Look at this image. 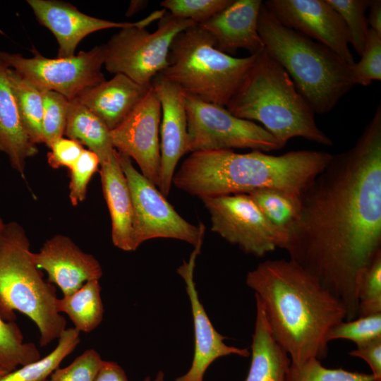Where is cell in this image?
I'll return each instance as SVG.
<instances>
[{
	"mask_svg": "<svg viewBox=\"0 0 381 381\" xmlns=\"http://www.w3.org/2000/svg\"><path fill=\"white\" fill-rule=\"evenodd\" d=\"M282 249L358 317V287L381 253V105L355 145L337 155L301 194Z\"/></svg>",
	"mask_w": 381,
	"mask_h": 381,
	"instance_id": "obj_1",
	"label": "cell"
},
{
	"mask_svg": "<svg viewBox=\"0 0 381 381\" xmlns=\"http://www.w3.org/2000/svg\"><path fill=\"white\" fill-rule=\"evenodd\" d=\"M246 282L291 363L327 357L329 332L346 320V311L312 274L291 259L267 260L248 272Z\"/></svg>",
	"mask_w": 381,
	"mask_h": 381,
	"instance_id": "obj_2",
	"label": "cell"
},
{
	"mask_svg": "<svg viewBox=\"0 0 381 381\" xmlns=\"http://www.w3.org/2000/svg\"><path fill=\"white\" fill-rule=\"evenodd\" d=\"M332 155L295 150L280 155L260 150H232L191 152L172 179L176 188L201 200L275 188L298 195L325 168Z\"/></svg>",
	"mask_w": 381,
	"mask_h": 381,
	"instance_id": "obj_3",
	"label": "cell"
},
{
	"mask_svg": "<svg viewBox=\"0 0 381 381\" xmlns=\"http://www.w3.org/2000/svg\"><path fill=\"white\" fill-rule=\"evenodd\" d=\"M226 109L236 117L262 123L282 148L294 137L333 145L289 74L265 49Z\"/></svg>",
	"mask_w": 381,
	"mask_h": 381,
	"instance_id": "obj_4",
	"label": "cell"
},
{
	"mask_svg": "<svg viewBox=\"0 0 381 381\" xmlns=\"http://www.w3.org/2000/svg\"><path fill=\"white\" fill-rule=\"evenodd\" d=\"M258 31L265 49L286 71L315 113L330 111L355 85L352 66L325 45L282 24L263 3Z\"/></svg>",
	"mask_w": 381,
	"mask_h": 381,
	"instance_id": "obj_5",
	"label": "cell"
},
{
	"mask_svg": "<svg viewBox=\"0 0 381 381\" xmlns=\"http://www.w3.org/2000/svg\"><path fill=\"white\" fill-rule=\"evenodd\" d=\"M24 229L17 222L5 224L0 236V316L16 321V311L35 322L40 346L59 339L66 329L57 311L56 289L43 278L35 264Z\"/></svg>",
	"mask_w": 381,
	"mask_h": 381,
	"instance_id": "obj_6",
	"label": "cell"
},
{
	"mask_svg": "<svg viewBox=\"0 0 381 381\" xmlns=\"http://www.w3.org/2000/svg\"><path fill=\"white\" fill-rule=\"evenodd\" d=\"M260 52L243 58L229 56L218 50L209 34L195 24L174 37L168 65L159 74L184 94L226 107Z\"/></svg>",
	"mask_w": 381,
	"mask_h": 381,
	"instance_id": "obj_7",
	"label": "cell"
},
{
	"mask_svg": "<svg viewBox=\"0 0 381 381\" xmlns=\"http://www.w3.org/2000/svg\"><path fill=\"white\" fill-rule=\"evenodd\" d=\"M164 8L152 12L133 25L121 28L104 44V66L113 74H123L144 85L168 65V54L174 37L195 25Z\"/></svg>",
	"mask_w": 381,
	"mask_h": 381,
	"instance_id": "obj_8",
	"label": "cell"
},
{
	"mask_svg": "<svg viewBox=\"0 0 381 381\" xmlns=\"http://www.w3.org/2000/svg\"><path fill=\"white\" fill-rule=\"evenodd\" d=\"M129 188L133 205L131 243L133 251L150 239L181 240L194 247L203 241L205 227L183 219L157 186L133 166L132 159L117 151Z\"/></svg>",
	"mask_w": 381,
	"mask_h": 381,
	"instance_id": "obj_9",
	"label": "cell"
},
{
	"mask_svg": "<svg viewBox=\"0 0 381 381\" xmlns=\"http://www.w3.org/2000/svg\"><path fill=\"white\" fill-rule=\"evenodd\" d=\"M184 94V93H183ZM188 152L282 148L262 126L231 114L226 107L184 94Z\"/></svg>",
	"mask_w": 381,
	"mask_h": 381,
	"instance_id": "obj_10",
	"label": "cell"
},
{
	"mask_svg": "<svg viewBox=\"0 0 381 381\" xmlns=\"http://www.w3.org/2000/svg\"><path fill=\"white\" fill-rule=\"evenodd\" d=\"M33 56L0 51V58L11 69L40 91H54L71 101L83 91L106 80L104 45L80 51L68 58L50 59L32 49Z\"/></svg>",
	"mask_w": 381,
	"mask_h": 381,
	"instance_id": "obj_11",
	"label": "cell"
},
{
	"mask_svg": "<svg viewBox=\"0 0 381 381\" xmlns=\"http://www.w3.org/2000/svg\"><path fill=\"white\" fill-rule=\"evenodd\" d=\"M208 210L211 230L246 254L262 257L282 248L285 236L264 216L246 193L202 200Z\"/></svg>",
	"mask_w": 381,
	"mask_h": 381,
	"instance_id": "obj_12",
	"label": "cell"
},
{
	"mask_svg": "<svg viewBox=\"0 0 381 381\" xmlns=\"http://www.w3.org/2000/svg\"><path fill=\"white\" fill-rule=\"evenodd\" d=\"M161 104L152 86L127 116L111 131L114 149L133 159L141 174L156 186L160 183Z\"/></svg>",
	"mask_w": 381,
	"mask_h": 381,
	"instance_id": "obj_13",
	"label": "cell"
},
{
	"mask_svg": "<svg viewBox=\"0 0 381 381\" xmlns=\"http://www.w3.org/2000/svg\"><path fill=\"white\" fill-rule=\"evenodd\" d=\"M262 3L284 25L325 45L349 65L356 63L349 47L346 27L327 0H267Z\"/></svg>",
	"mask_w": 381,
	"mask_h": 381,
	"instance_id": "obj_14",
	"label": "cell"
},
{
	"mask_svg": "<svg viewBox=\"0 0 381 381\" xmlns=\"http://www.w3.org/2000/svg\"><path fill=\"white\" fill-rule=\"evenodd\" d=\"M202 245V242L195 246L188 261H183L177 269L178 274L186 284V289L190 303L195 344L190 369L174 381H203L205 373L216 359L231 354L242 357L250 355L247 349L228 346L224 342L225 337L215 329L200 301L193 272L195 260L200 253Z\"/></svg>",
	"mask_w": 381,
	"mask_h": 381,
	"instance_id": "obj_15",
	"label": "cell"
},
{
	"mask_svg": "<svg viewBox=\"0 0 381 381\" xmlns=\"http://www.w3.org/2000/svg\"><path fill=\"white\" fill-rule=\"evenodd\" d=\"M161 104L160 192L167 196L179 159L187 152L188 126L183 92L160 74L152 81Z\"/></svg>",
	"mask_w": 381,
	"mask_h": 381,
	"instance_id": "obj_16",
	"label": "cell"
},
{
	"mask_svg": "<svg viewBox=\"0 0 381 381\" xmlns=\"http://www.w3.org/2000/svg\"><path fill=\"white\" fill-rule=\"evenodd\" d=\"M32 256L36 266L47 273V282L58 286L64 296L102 276L99 261L64 235L57 234L47 240Z\"/></svg>",
	"mask_w": 381,
	"mask_h": 381,
	"instance_id": "obj_17",
	"label": "cell"
},
{
	"mask_svg": "<svg viewBox=\"0 0 381 381\" xmlns=\"http://www.w3.org/2000/svg\"><path fill=\"white\" fill-rule=\"evenodd\" d=\"M37 20L56 37L58 58L75 54L78 44L88 35L104 29L123 28L134 23L114 22L90 16L70 3L57 0H28Z\"/></svg>",
	"mask_w": 381,
	"mask_h": 381,
	"instance_id": "obj_18",
	"label": "cell"
},
{
	"mask_svg": "<svg viewBox=\"0 0 381 381\" xmlns=\"http://www.w3.org/2000/svg\"><path fill=\"white\" fill-rule=\"evenodd\" d=\"M262 4L261 0H233L226 8L198 25L209 34L220 52L234 56L243 49L254 54L265 49L258 31Z\"/></svg>",
	"mask_w": 381,
	"mask_h": 381,
	"instance_id": "obj_19",
	"label": "cell"
},
{
	"mask_svg": "<svg viewBox=\"0 0 381 381\" xmlns=\"http://www.w3.org/2000/svg\"><path fill=\"white\" fill-rule=\"evenodd\" d=\"M151 85H140L118 73L83 91L77 98L111 131L133 110Z\"/></svg>",
	"mask_w": 381,
	"mask_h": 381,
	"instance_id": "obj_20",
	"label": "cell"
},
{
	"mask_svg": "<svg viewBox=\"0 0 381 381\" xmlns=\"http://www.w3.org/2000/svg\"><path fill=\"white\" fill-rule=\"evenodd\" d=\"M0 58V152L6 155L11 167L25 178L26 160L38 153L22 122L8 75Z\"/></svg>",
	"mask_w": 381,
	"mask_h": 381,
	"instance_id": "obj_21",
	"label": "cell"
},
{
	"mask_svg": "<svg viewBox=\"0 0 381 381\" xmlns=\"http://www.w3.org/2000/svg\"><path fill=\"white\" fill-rule=\"evenodd\" d=\"M99 172L104 197L111 217L112 243L122 250L133 251V205L128 183L116 150L109 160L100 164Z\"/></svg>",
	"mask_w": 381,
	"mask_h": 381,
	"instance_id": "obj_22",
	"label": "cell"
},
{
	"mask_svg": "<svg viewBox=\"0 0 381 381\" xmlns=\"http://www.w3.org/2000/svg\"><path fill=\"white\" fill-rule=\"evenodd\" d=\"M255 301L251 362L245 381H286L291 361L286 351L275 340L260 301L257 298Z\"/></svg>",
	"mask_w": 381,
	"mask_h": 381,
	"instance_id": "obj_23",
	"label": "cell"
},
{
	"mask_svg": "<svg viewBox=\"0 0 381 381\" xmlns=\"http://www.w3.org/2000/svg\"><path fill=\"white\" fill-rule=\"evenodd\" d=\"M64 135L95 153L100 164L114 154L111 130L78 98L69 101Z\"/></svg>",
	"mask_w": 381,
	"mask_h": 381,
	"instance_id": "obj_24",
	"label": "cell"
},
{
	"mask_svg": "<svg viewBox=\"0 0 381 381\" xmlns=\"http://www.w3.org/2000/svg\"><path fill=\"white\" fill-rule=\"evenodd\" d=\"M56 307L66 314L78 331L89 333L102 322L104 306L99 280L85 282L73 293L57 298Z\"/></svg>",
	"mask_w": 381,
	"mask_h": 381,
	"instance_id": "obj_25",
	"label": "cell"
},
{
	"mask_svg": "<svg viewBox=\"0 0 381 381\" xmlns=\"http://www.w3.org/2000/svg\"><path fill=\"white\" fill-rule=\"evenodd\" d=\"M247 194L265 218L285 236L286 241L300 216L301 195L275 188L257 189Z\"/></svg>",
	"mask_w": 381,
	"mask_h": 381,
	"instance_id": "obj_26",
	"label": "cell"
},
{
	"mask_svg": "<svg viewBox=\"0 0 381 381\" xmlns=\"http://www.w3.org/2000/svg\"><path fill=\"white\" fill-rule=\"evenodd\" d=\"M80 341L79 331L74 327L66 329L51 353L5 374L0 377V381H45L59 368L62 361L74 351Z\"/></svg>",
	"mask_w": 381,
	"mask_h": 381,
	"instance_id": "obj_27",
	"label": "cell"
},
{
	"mask_svg": "<svg viewBox=\"0 0 381 381\" xmlns=\"http://www.w3.org/2000/svg\"><path fill=\"white\" fill-rule=\"evenodd\" d=\"M8 75L22 122L30 139L36 145L44 143L42 92L9 68Z\"/></svg>",
	"mask_w": 381,
	"mask_h": 381,
	"instance_id": "obj_28",
	"label": "cell"
},
{
	"mask_svg": "<svg viewBox=\"0 0 381 381\" xmlns=\"http://www.w3.org/2000/svg\"><path fill=\"white\" fill-rule=\"evenodd\" d=\"M40 359L34 343L24 342L23 335L15 321L6 322L0 316V366L8 373Z\"/></svg>",
	"mask_w": 381,
	"mask_h": 381,
	"instance_id": "obj_29",
	"label": "cell"
},
{
	"mask_svg": "<svg viewBox=\"0 0 381 381\" xmlns=\"http://www.w3.org/2000/svg\"><path fill=\"white\" fill-rule=\"evenodd\" d=\"M343 20L351 44L361 56L368 38L369 25L365 12L370 0H327Z\"/></svg>",
	"mask_w": 381,
	"mask_h": 381,
	"instance_id": "obj_30",
	"label": "cell"
},
{
	"mask_svg": "<svg viewBox=\"0 0 381 381\" xmlns=\"http://www.w3.org/2000/svg\"><path fill=\"white\" fill-rule=\"evenodd\" d=\"M286 381H375L372 374L324 367L310 358L301 365L290 364Z\"/></svg>",
	"mask_w": 381,
	"mask_h": 381,
	"instance_id": "obj_31",
	"label": "cell"
},
{
	"mask_svg": "<svg viewBox=\"0 0 381 381\" xmlns=\"http://www.w3.org/2000/svg\"><path fill=\"white\" fill-rule=\"evenodd\" d=\"M42 132L44 143L49 148L65 133L69 100L54 91H43Z\"/></svg>",
	"mask_w": 381,
	"mask_h": 381,
	"instance_id": "obj_32",
	"label": "cell"
},
{
	"mask_svg": "<svg viewBox=\"0 0 381 381\" xmlns=\"http://www.w3.org/2000/svg\"><path fill=\"white\" fill-rule=\"evenodd\" d=\"M381 338V313L359 316L350 321H342L329 332L327 339H347L361 346Z\"/></svg>",
	"mask_w": 381,
	"mask_h": 381,
	"instance_id": "obj_33",
	"label": "cell"
},
{
	"mask_svg": "<svg viewBox=\"0 0 381 381\" xmlns=\"http://www.w3.org/2000/svg\"><path fill=\"white\" fill-rule=\"evenodd\" d=\"M358 300V317L381 313V253L363 271Z\"/></svg>",
	"mask_w": 381,
	"mask_h": 381,
	"instance_id": "obj_34",
	"label": "cell"
},
{
	"mask_svg": "<svg viewBox=\"0 0 381 381\" xmlns=\"http://www.w3.org/2000/svg\"><path fill=\"white\" fill-rule=\"evenodd\" d=\"M232 2L233 0H164L160 5L174 17L201 24Z\"/></svg>",
	"mask_w": 381,
	"mask_h": 381,
	"instance_id": "obj_35",
	"label": "cell"
},
{
	"mask_svg": "<svg viewBox=\"0 0 381 381\" xmlns=\"http://www.w3.org/2000/svg\"><path fill=\"white\" fill-rule=\"evenodd\" d=\"M361 59L352 66L355 85H369L381 80V34L369 28Z\"/></svg>",
	"mask_w": 381,
	"mask_h": 381,
	"instance_id": "obj_36",
	"label": "cell"
},
{
	"mask_svg": "<svg viewBox=\"0 0 381 381\" xmlns=\"http://www.w3.org/2000/svg\"><path fill=\"white\" fill-rule=\"evenodd\" d=\"M100 162L93 152L84 149L70 170L69 199L73 206L83 202L92 176L99 171Z\"/></svg>",
	"mask_w": 381,
	"mask_h": 381,
	"instance_id": "obj_37",
	"label": "cell"
},
{
	"mask_svg": "<svg viewBox=\"0 0 381 381\" xmlns=\"http://www.w3.org/2000/svg\"><path fill=\"white\" fill-rule=\"evenodd\" d=\"M102 361L96 350L87 349L68 366L56 369L45 381H94Z\"/></svg>",
	"mask_w": 381,
	"mask_h": 381,
	"instance_id": "obj_38",
	"label": "cell"
},
{
	"mask_svg": "<svg viewBox=\"0 0 381 381\" xmlns=\"http://www.w3.org/2000/svg\"><path fill=\"white\" fill-rule=\"evenodd\" d=\"M47 154V162L52 169L67 167L70 169L85 149L78 141L61 138L50 146Z\"/></svg>",
	"mask_w": 381,
	"mask_h": 381,
	"instance_id": "obj_39",
	"label": "cell"
},
{
	"mask_svg": "<svg viewBox=\"0 0 381 381\" xmlns=\"http://www.w3.org/2000/svg\"><path fill=\"white\" fill-rule=\"evenodd\" d=\"M349 355L364 360L370 366L375 381H381V338L357 346Z\"/></svg>",
	"mask_w": 381,
	"mask_h": 381,
	"instance_id": "obj_40",
	"label": "cell"
},
{
	"mask_svg": "<svg viewBox=\"0 0 381 381\" xmlns=\"http://www.w3.org/2000/svg\"><path fill=\"white\" fill-rule=\"evenodd\" d=\"M94 381H129L123 369L114 361H103Z\"/></svg>",
	"mask_w": 381,
	"mask_h": 381,
	"instance_id": "obj_41",
	"label": "cell"
},
{
	"mask_svg": "<svg viewBox=\"0 0 381 381\" xmlns=\"http://www.w3.org/2000/svg\"><path fill=\"white\" fill-rule=\"evenodd\" d=\"M368 20L370 28L381 34V1L370 0Z\"/></svg>",
	"mask_w": 381,
	"mask_h": 381,
	"instance_id": "obj_42",
	"label": "cell"
},
{
	"mask_svg": "<svg viewBox=\"0 0 381 381\" xmlns=\"http://www.w3.org/2000/svg\"><path fill=\"white\" fill-rule=\"evenodd\" d=\"M147 4V1H132L126 12V16H129L145 8Z\"/></svg>",
	"mask_w": 381,
	"mask_h": 381,
	"instance_id": "obj_43",
	"label": "cell"
},
{
	"mask_svg": "<svg viewBox=\"0 0 381 381\" xmlns=\"http://www.w3.org/2000/svg\"><path fill=\"white\" fill-rule=\"evenodd\" d=\"M143 381H164V373L159 371L153 380H151L150 377H147Z\"/></svg>",
	"mask_w": 381,
	"mask_h": 381,
	"instance_id": "obj_44",
	"label": "cell"
},
{
	"mask_svg": "<svg viewBox=\"0 0 381 381\" xmlns=\"http://www.w3.org/2000/svg\"><path fill=\"white\" fill-rule=\"evenodd\" d=\"M5 223L4 222L3 219L1 218L0 217V236H1V234L4 229V226H5Z\"/></svg>",
	"mask_w": 381,
	"mask_h": 381,
	"instance_id": "obj_45",
	"label": "cell"
},
{
	"mask_svg": "<svg viewBox=\"0 0 381 381\" xmlns=\"http://www.w3.org/2000/svg\"><path fill=\"white\" fill-rule=\"evenodd\" d=\"M6 373H8V372L0 366V377H2L3 375H4Z\"/></svg>",
	"mask_w": 381,
	"mask_h": 381,
	"instance_id": "obj_46",
	"label": "cell"
},
{
	"mask_svg": "<svg viewBox=\"0 0 381 381\" xmlns=\"http://www.w3.org/2000/svg\"><path fill=\"white\" fill-rule=\"evenodd\" d=\"M0 34L4 35V32L0 29Z\"/></svg>",
	"mask_w": 381,
	"mask_h": 381,
	"instance_id": "obj_47",
	"label": "cell"
}]
</instances>
